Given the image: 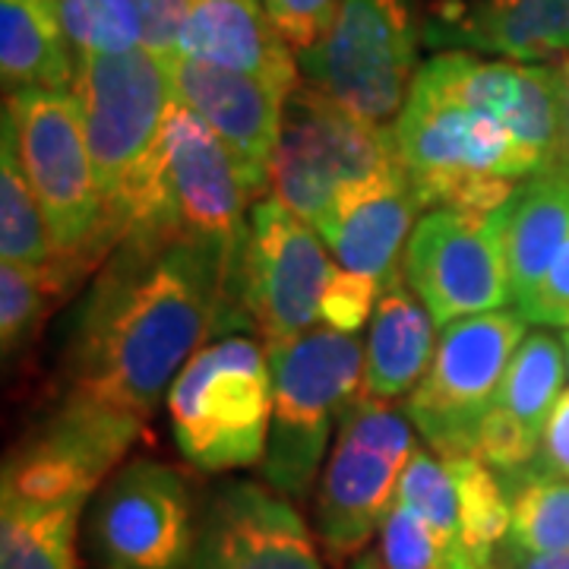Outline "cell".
<instances>
[{"label":"cell","mask_w":569,"mask_h":569,"mask_svg":"<svg viewBox=\"0 0 569 569\" xmlns=\"http://www.w3.org/2000/svg\"><path fill=\"white\" fill-rule=\"evenodd\" d=\"M178 102L197 111L234 152L253 197L269 190V168L282 140L284 102L291 92L250 73L174 54L168 58Z\"/></svg>","instance_id":"e0dca14e"},{"label":"cell","mask_w":569,"mask_h":569,"mask_svg":"<svg viewBox=\"0 0 569 569\" xmlns=\"http://www.w3.org/2000/svg\"><path fill=\"white\" fill-rule=\"evenodd\" d=\"M22 171L39 200L51 250L54 282L63 295L118 247L104 209L92 152L82 130L80 102L70 89H20L3 102Z\"/></svg>","instance_id":"277c9868"},{"label":"cell","mask_w":569,"mask_h":569,"mask_svg":"<svg viewBox=\"0 0 569 569\" xmlns=\"http://www.w3.org/2000/svg\"><path fill=\"white\" fill-rule=\"evenodd\" d=\"M181 456L219 475L260 466L272 427V370L247 336L203 346L178 373L164 399Z\"/></svg>","instance_id":"8992f818"},{"label":"cell","mask_w":569,"mask_h":569,"mask_svg":"<svg viewBox=\"0 0 569 569\" xmlns=\"http://www.w3.org/2000/svg\"><path fill=\"white\" fill-rule=\"evenodd\" d=\"M421 39L437 51L503 61L569 58V0H418Z\"/></svg>","instance_id":"ac0fdd59"},{"label":"cell","mask_w":569,"mask_h":569,"mask_svg":"<svg viewBox=\"0 0 569 569\" xmlns=\"http://www.w3.org/2000/svg\"><path fill=\"white\" fill-rule=\"evenodd\" d=\"M529 326H567L569 317V241L548 266L545 279L529 295V301L516 307Z\"/></svg>","instance_id":"e575fe53"},{"label":"cell","mask_w":569,"mask_h":569,"mask_svg":"<svg viewBox=\"0 0 569 569\" xmlns=\"http://www.w3.org/2000/svg\"><path fill=\"white\" fill-rule=\"evenodd\" d=\"M380 560L387 569H475L462 548L402 503L380 526Z\"/></svg>","instance_id":"f546056e"},{"label":"cell","mask_w":569,"mask_h":569,"mask_svg":"<svg viewBox=\"0 0 569 569\" xmlns=\"http://www.w3.org/2000/svg\"><path fill=\"white\" fill-rule=\"evenodd\" d=\"M89 500H22L0 493V569H80V519Z\"/></svg>","instance_id":"d4e9b609"},{"label":"cell","mask_w":569,"mask_h":569,"mask_svg":"<svg viewBox=\"0 0 569 569\" xmlns=\"http://www.w3.org/2000/svg\"><path fill=\"white\" fill-rule=\"evenodd\" d=\"M512 305L522 307L569 241V174L541 171L519 183L503 209Z\"/></svg>","instance_id":"603a6c76"},{"label":"cell","mask_w":569,"mask_h":569,"mask_svg":"<svg viewBox=\"0 0 569 569\" xmlns=\"http://www.w3.org/2000/svg\"><path fill=\"white\" fill-rule=\"evenodd\" d=\"M130 3L140 13L142 44L162 58H174L190 0H130Z\"/></svg>","instance_id":"d590c367"},{"label":"cell","mask_w":569,"mask_h":569,"mask_svg":"<svg viewBox=\"0 0 569 569\" xmlns=\"http://www.w3.org/2000/svg\"><path fill=\"white\" fill-rule=\"evenodd\" d=\"M187 569H323V560L291 500L228 481L206 500Z\"/></svg>","instance_id":"2e32d148"},{"label":"cell","mask_w":569,"mask_h":569,"mask_svg":"<svg viewBox=\"0 0 569 569\" xmlns=\"http://www.w3.org/2000/svg\"><path fill=\"white\" fill-rule=\"evenodd\" d=\"M272 370V427L260 462L266 488L305 500L320 481L332 425L365 396V346L358 336L310 329L266 346Z\"/></svg>","instance_id":"5b68a950"},{"label":"cell","mask_w":569,"mask_h":569,"mask_svg":"<svg viewBox=\"0 0 569 569\" xmlns=\"http://www.w3.org/2000/svg\"><path fill=\"white\" fill-rule=\"evenodd\" d=\"M61 284L54 282L51 269L29 266H0V339L3 355H17L44 320L48 307L61 298Z\"/></svg>","instance_id":"4dcf8cb0"},{"label":"cell","mask_w":569,"mask_h":569,"mask_svg":"<svg viewBox=\"0 0 569 569\" xmlns=\"http://www.w3.org/2000/svg\"><path fill=\"white\" fill-rule=\"evenodd\" d=\"M557 80H560V146H557V162L550 171L569 174V58L557 63Z\"/></svg>","instance_id":"f35d334b"},{"label":"cell","mask_w":569,"mask_h":569,"mask_svg":"<svg viewBox=\"0 0 569 569\" xmlns=\"http://www.w3.org/2000/svg\"><path fill=\"white\" fill-rule=\"evenodd\" d=\"M380 291H383V282L342 269V266H332L323 298H320V323L346 336H358V329L367 326V320H373Z\"/></svg>","instance_id":"d6a6232c"},{"label":"cell","mask_w":569,"mask_h":569,"mask_svg":"<svg viewBox=\"0 0 569 569\" xmlns=\"http://www.w3.org/2000/svg\"><path fill=\"white\" fill-rule=\"evenodd\" d=\"M509 493V548L522 553H567L569 550V478L550 468L531 466L500 475Z\"/></svg>","instance_id":"484cf974"},{"label":"cell","mask_w":569,"mask_h":569,"mask_svg":"<svg viewBox=\"0 0 569 569\" xmlns=\"http://www.w3.org/2000/svg\"><path fill=\"white\" fill-rule=\"evenodd\" d=\"M535 462L569 478V387L560 392V399L550 408L548 425H545V433H541V449H538Z\"/></svg>","instance_id":"8d00e7d4"},{"label":"cell","mask_w":569,"mask_h":569,"mask_svg":"<svg viewBox=\"0 0 569 569\" xmlns=\"http://www.w3.org/2000/svg\"><path fill=\"white\" fill-rule=\"evenodd\" d=\"M348 569H387V567H383L380 553H361L358 560H351V567Z\"/></svg>","instance_id":"ab89813d"},{"label":"cell","mask_w":569,"mask_h":569,"mask_svg":"<svg viewBox=\"0 0 569 569\" xmlns=\"http://www.w3.org/2000/svg\"><path fill=\"white\" fill-rule=\"evenodd\" d=\"M406 411L361 396L336 433V447L317 481L313 526L329 560H358L396 507L399 481L415 456Z\"/></svg>","instance_id":"52a82bcc"},{"label":"cell","mask_w":569,"mask_h":569,"mask_svg":"<svg viewBox=\"0 0 569 569\" xmlns=\"http://www.w3.org/2000/svg\"><path fill=\"white\" fill-rule=\"evenodd\" d=\"M418 0H342L329 39L298 58L301 80L361 121L399 118L418 73Z\"/></svg>","instance_id":"ba28073f"},{"label":"cell","mask_w":569,"mask_h":569,"mask_svg":"<svg viewBox=\"0 0 569 569\" xmlns=\"http://www.w3.org/2000/svg\"><path fill=\"white\" fill-rule=\"evenodd\" d=\"M567 358L560 336L535 329L509 361L507 377L481 421L475 456L485 459L493 471L509 475L531 466L541 449V433L548 425L553 402L563 392Z\"/></svg>","instance_id":"ffe728a7"},{"label":"cell","mask_w":569,"mask_h":569,"mask_svg":"<svg viewBox=\"0 0 569 569\" xmlns=\"http://www.w3.org/2000/svg\"><path fill=\"white\" fill-rule=\"evenodd\" d=\"M159 224L244 250L247 203L257 200L234 152L209 123L174 102L159 146Z\"/></svg>","instance_id":"5bb4252c"},{"label":"cell","mask_w":569,"mask_h":569,"mask_svg":"<svg viewBox=\"0 0 569 569\" xmlns=\"http://www.w3.org/2000/svg\"><path fill=\"white\" fill-rule=\"evenodd\" d=\"M452 481H456V500H459V545L468 563L475 569H488L493 553L507 545L509 538V493L500 471L478 459V456H459L447 459Z\"/></svg>","instance_id":"4316f807"},{"label":"cell","mask_w":569,"mask_h":569,"mask_svg":"<svg viewBox=\"0 0 569 569\" xmlns=\"http://www.w3.org/2000/svg\"><path fill=\"white\" fill-rule=\"evenodd\" d=\"M421 203L402 162L380 174L346 183L320 222V234L342 269L389 282L406 257Z\"/></svg>","instance_id":"d6986e66"},{"label":"cell","mask_w":569,"mask_h":569,"mask_svg":"<svg viewBox=\"0 0 569 569\" xmlns=\"http://www.w3.org/2000/svg\"><path fill=\"white\" fill-rule=\"evenodd\" d=\"M399 164L392 127L361 121L305 80L284 102L269 197L320 228L339 190Z\"/></svg>","instance_id":"9c48e42d"},{"label":"cell","mask_w":569,"mask_h":569,"mask_svg":"<svg viewBox=\"0 0 569 569\" xmlns=\"http://www.w3.org/2000/svg\"><path fill=\"white\" fill-rule=\"evenodd\" d=\"M560 346H563V358H567V373H569V326L560 329Z\"/></svg>","instance_id":"60d3db41"},{"label":"cell","mask_w":569,"mask_h":569,"mask_svg":"<svg viewBox=\"0 0 569 569\" xmlns=\"http://www.w3.org/2000/svg\"><path fill=\"white\" fill-rule=\"evenodd\" d=\"M396 503L418 512L440 535H447L449 541L459 545V500H456L452 471H449V462L443 456L415 449V456L408 459L406 471H402Z\"/></svg>","instance_id":"1f68e13d"},{"label":"cell","mask_w":569,"mask_h":569,"mask_svg":"<svg viewBox=\"0 0 569 569\" xmlns=\"http://www.w3.org/2000/svg\"><path fill=\"white\" fill-rule=\"evenodd\" d=\"M241 253L212 238L159 228L123 238L73 326L67 399L146 425L212 332L250 326Z\"/></svg>","instance_id":"6da1fadb"},{"label":"cell","mask_w":569,"mask_h":569,"mask_svg":"<svg viewBox=\"0 0 569 569\" xmlns=\"http://www.w3.org/2000/svg\"><path fill=\"white\" fill-rule=\"evenodd\" d=\"M0 257L3 263L29 266V269L54 266L44 212L22 171L13 130L7 123L0 146Z\"/></svg>","instance_id":"83f0119b"},{"label":"cell","mask_w":569,"mask_h":569,"mask_svg":"<svg viewBox=\"0 0 569 569\" xmlns=\"http://www.w3.org/2000/svg\"><path fill=\"white\" fill-rule=\"evenodd\" d=\"M402 276L440 329L512 305L503 212L430 209L408 238Z\"/></svg>","instance_id":"8fae6325"},{"label":"cell","mask_w":569,"mask_h":569,"mask_svg":"<svg viewBox=\"0 0 569 569\" xmlns=\"http://www.w3.org/2000/svg\"><path fill=\"white\" fill-rule=\"evenodd\" d=\"M488 569H569V550L567 553L535 557V553H522V550L503 545V548L493 553Z\"/></svg>","instance_id":"74e56055"},{"label":"cell","mask_w":569,"mask_h":569,"mask_svg":"<svg viewBox=\"0 0 569 569\" xmlns=\"http://www.w3.org/2000/svg\"><path fill=\"white\" fill-rule=\"evenodd\" d=\"M73 54H121L142 44L140 13L130 0H58Z\"/></svg>","instance_id":"f1b7e54d"},{"label":"cell","mask_w":569,"mask_h":569,"mask_svg":"<svg viewBox=\"0 0 569 569\" xmlns=\"http://www.w3.org/2000/svg\"><path fill=\"white\" fill-rule=\"evenodd\" d=\"M433 317L402 269L383 282L365 348V396L399 399L421 383L433 358Z\"/></svg>","instance_id":"7402d4cb"},{"label":"cell","mask_w":569,"mask_h":569,"mask_svg":"<svg viewBox=\"0 0 569 569\" xmlns=\"http://www.w3.org/2000/svg\"><path fill=\"white\" fill-rule=\"evenodd\" d=\"M392 140L421 209L497 212L557 162V67L440 51L418 67Z\"/></svg>","instance_id":"7a4b0ae2"},{"label":"cell","mask_w":569,"mask_h":569,"mask_svg":"<svg viewBox=\"0 0 569 569\" xmlns=\"http://www.w3.org/2000/svg\"><path fill=\"white\" fill-rule=\"evenodd\" d=\"M329 272L326 241L317 238L313 224L272 197L250 209L241 253V301L266 346L317 329Z\"/></svg>","instance_id":"4fadbf2b"},{"label":"cell","mask_w":569,"mask_h":569,"mask_svg":"<svg viewBox=\"0 0 569 569\" xmlns=\"http://www.w3.org/2000/svg\"><path fill=\"white\" fill-rule=\"evenodd\" d=\"M567 326H569V317H567ZM567 326H563V329H567Z\"/></svg>","instance_id":"b9f144b4"},{"label":"cell","mask_w":569,"mask_h":569,"mask_svg":"<svg viewBox=\"0 0 569 569\" xmlns=\"http://www.w3.org/2000/svg\"><path fill=\"white\" fill-rule=\"evenodd\" d=\"M70 92L92 152L108 224L121 244L159 228V146L178 102L168 58L146 44L121 54H82Z\"/></svg>","instance_id":"3957f363"},{"label":"cell","mask_w":569,"mask_h":569,"mask_svg":"<svg viewBox=\"0 0 569 569\" xmlns=\"http://www.w3.org/2000/svg\"><path fill=\"white\" fill-rule=\"evenodd\" d=\"M197 531L187 478L156 459L123 466L89 516V545L102 569H187Z\"/></svg>","instance_id":"7c38bea8"},{"label":"cell","mask_w":569,"mask_h":569,"mask_svg":"<svg viewBox=\"0 0 569 569\" xmlns=\"http://www.w3.org/2000/svg\"><path fill=\"white\" fill-rule=\"evenodd\" d=\"M529 323L519 310H490L440 329L430 367L408 392L406 415L443 459L475 456L478 430L526 342Z\"/></svg>","instance_id":"30bf717a"},{"label":"cell","mask_w":569,"mask_h":569,"mask_svg":"<svg viewBox=\"0 0 569 569\" xmlns=\"http://www.w3.org/2000/svg\"><path fill=\"white\" fill-rule=\"evenodd\" d=\"M178 54L260 77L284 92L301 82L298 54L269 22L263 0H190Z\"/></svg>","instance_id":"44dd1931"},{"label":"cell","mask_w":569,"mask_h":569,"mask_svg":"<svg viewBox=\"0 0 569 569\" xmlns=\"http://www.w3.org/2000/svg\"><path fill=\"white\" fill-rule=\"evenodd\" d=\"M3 89H70L77 54L63 32L58 0H0Z\"/></svg>","instance_id":"cb8c5ba5"},{"label":"cell","mask_w":569,"mask_h":569,"mask_svg":"<svg viewBox=\"0 0 569 569\" xmlns=\"http://www.w3.org/2000/svg\"><path fill=\"white\" fill-rule=\"evenodd\" d=\"M263 10L284 44L301 58L329 39L342 0H263Z\"/></svg>","instance_id":"836d02e7"},{"label":"cell","mask_w":569,"mask_h":569,"mask_svg":"<svg viewBox=\"0 0 569 569\" xmlns=\"http://www.w3.org/2000/svg\"><path fill=\"white\" fill-rule=\"evenodd\" d=\"M142 421L63 396L61 408L7 456L0 493L22 500H89L140 440Z\"/></svg>","instance_id":"9a60e30c"}]
</instances>
